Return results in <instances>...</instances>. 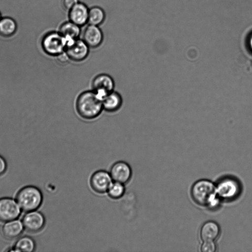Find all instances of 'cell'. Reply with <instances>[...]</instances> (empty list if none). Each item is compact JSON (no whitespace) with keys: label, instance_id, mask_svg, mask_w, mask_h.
<instances>
[{"label":"cell","instance_id":"cell-2","mask_svg":"<svg viewBox=\"0 0 252 252\" xmlns=\"http://www.w3.org/2000/svg\"><path fill=\"white\" fill-rule=\"evenodd\" d=\"M15 198L21 210L27 212L38 209L42 204L43 196L38 188L29 185L20 189Z\"/></svg>","mask_w":252,"mask_h":252},{"label":"cell","instance_id":"cell-15","mask_svg":"<svg viewBox=\"0 0 252 252\" xmlns=\"http://www.w3.org/2000/svg\"><path fill=\"white\" fill-rule=\"evenodd\" d=\"M8 251L16 252H32L35 250L36 243L33 238L29 236L18 238L14 245Z\"/></svg>","mask_w":252,"mask_h":252},{"label":"cell","instance_id":"cell-16","mask_svg":"<svg viewBox=\"0 0 252 252\" xmlns=\"http://www.w3.org/2000/svg\"><path fill=\"white\" fill-rule=\"evenodd\" d=\"M220 229L218 224L213 221L206 222L200 230V237L204 241H213L219 236Z\"/></svg>","mask_w":252,"mask_h":252},{"label":"cell","instance_id":"cell-23","mask_svg":"<svg viewBox=\"0 0 252 252\" xmlns=\"http://www.w3.org/2000/svg\"><path fill=\"white\" fill-rule=\"evenodd\" d=\"M7 169V162L4 158L0 155V177L5 174Z\"/></svg>","mask_w":252,"mask_h":252},{"label":"cell","instance_id":"cell-8","mask_svg":"<svg viewBox=\"0 0 252 252\" xmlns=\"http://www.w3.org/2000/svg\"><path fill=\"white\" fill-rule=\"evenodd\" d=\"M93 90L102 99L113 92L115 83L113 78L108 74L102 73L96 75L92 83Z\"/></svg>","mask_w":252,"mask_h":252},{"label":"cell","instance_id":"cell-17","mask_svg":"<svg viewBox=\"0 0 252 252\" xmlns=\"http://www.w3.org/2000/svg\"><path fill=\"white\" fill-rule=\"evenodd\" d=\"M80 27L71 21L66 22L61 25L59 32L68 41L78 38L80 34Z\"/></svg>","mask_w":252,"mask_h":252},{"label":"cell","instance_id":"cell-6","mask_svg":"<svg viewBox=\"0 0 252 252\" xmlns=\"http://www.w3.org/2000/svg\"><path fill=\"white\" fill-rule=\"evenodd\" d=\"M89 47L83 39H74L68 43L64 53L68 59L76 62L84 61L89 53Z\"/></svg>","mask_w":252,"mask_h":252},{"label":"cell","instance_id":"cell-25","mask_svg":"<svg viewBox=\"0 0 252 252\" xmlns=\"http://www.w3.org/2000/svg\"><path fill=\"white\" fill-rule=\"evenodd\" d=\"M250 46L251 49L252 50V36L250 40Z\"/></svg>","mask_w":252,"mask_h":252},{"label":"cell","instance_id":"cell-14","mask_svg":"<svg viewBox=\"0 0 252 252\" xmlns=\"http://www.w3.org/2000/svg\"><path fill=\"white\" fill-rule=\"evenodd\" d=\"M122 103L123 99L121 95L114 91L107 94L102 99L103 110L110 113L118 111L121 108Z\"/></svg>","mask_w":252,"mask_h":252},{"label":"cell","instance_id":"cell-1","mask_svg":"<svg viewBox=\"0 0 252 252\" xmlns=\"http://www.w3.org/2000/svg\"><path fill=\"white\" fill-rule=\"evenodd\" d=\"M76 108L78 114L83 118L94 119L103 109L102 99L93 90L83 92L76 99Z\"/></svg>","mask_w":252,"mask_h":252},{"label":"cell","instance_id":"cell-12","mask_svg":"<svg viewBox=\"0 0 252 252\" xmlns=\"http://www.w3.org/2000/svg\"><path fill=\"white\" fill-rule=\"evenodd\" d=\"M89 10L85 4L78 2L69 10V21L80 27L85 25L88 22Z\"/></svg>","mask_w":252,"mask_h":252},{"label":"cell","instance_id":"cell-3","mask_svg":"<svg viewBox=\"0 0 252 252\" xmlns=\"http://www.w3.org/2000/svg\"><path fill=\"white\" fill-rule=\"evenodd\" d=\"M216 191V188L212 182L206 180H201L193 185L191 194L195 202L204 206L210 204L213 201Z\"/></svg>","mask_w":252,"mask_h":252},{"label":"cell","instance_id":"cell-7","mask_svg":"<svg viewBox=\"0 0 252 252\" xmlns=\"http://www.w3.org/2000/svg\"><path fill=\"white\" fill-rule=\"evenodd\" d=\"M22 222L26 230L35 233L43 229L46 220L42 213L34 210L27 212L22 218Z\"/></svg>","mask_w":252,"mask_h":252},{"label":"cell","instance_id":"cell-26","mask_svg":"<svg viewBox=\"0 0 252 252\" xmlns=\"http://www.w3.org/2000/svg\"></svg>","mask_w":252,"mask_h":252},{"label":"cell","instance_id":"cell-20","mask_svg":"<svg viewBox=\"0 0 252 252\" xmlns=\"http://www.w3.org/2000/svg\"><path fill=\"white\" fill-rule=\"evenodd\" d=\"M237 190L236 184L233 181L226 180L220 183L217 192L220 196L226 198L234 195Z\"/></svg>","mask_w":252,"mask_h":252},{"label":"cell","instance_id":"cell-24","mask_svg":"<svg viewBox=\"0 0 252 252\" xmlns=\"http://www.w3.org/2000/svg\"><path fill=\"white\" fill-rule=\"evenodd\" d=\"M78 2V0H63V3L64 7L69 10Z\"/></svg>","mask_w":252,"mask_h":252},{"label":"cell","instance_id":"cell-19","mask_svg":"<svg viewBox=\"0 0 252 252\" xmlns=\"http://www.w3.org/2000/svg\"><path fill=\"white\" fill-rule=\"evenodd\" d=\"M105 18L104 10L98 6H94L89 10L88 22L90 25L98 26L104 22Z\"/></svg>","mask_w":252,"mask_h":252},{"label":"cell","instance_id":"cell-10","mask_svg":"<svg viewBox=\"0 0 252 252\" xmlns=\"http://www.w3.org/2000/svg\"><path fill=\"white\" fill-rule=\"evenodd\" d=\"M110 174L114 182L124 185L130 181L132 176V170L127 163L119 161L112 165Z\"/></svg>","mask_w":252,"mask_h":252},{"label":"cell","instance_id":"cell-13","mask_svg":"<svg viewBox=\"0 0 252 252\" xmlns=\"http://www.w3.org/2000/svg\"><path fill=\"white\" fill-rule=\"evenodd\" d=\"M24 229L22 221L16 219L5 222L1 228V233L5 239L13 240L19 238Z\"/></svg>","mask_w":252,"mask_h":252},{"label":"cell","instance_id":"cell-18","mask_svg":"<svg viewBox=\"0 0 252 252\" xmlns=\"http://www.w3.org/2000/svg\"><path fill=\"white\" fill-rule=\"evenodd\" d=\"M17 30L15 21L9 17H5L0 20V36L5 38L12 36Z\"/></svg>","mask_w":252,"mask_h":252},{"label":"cell","instance_id":"cell-5","mask_svg":"<svg viewBox=\"0 0 252 252\" xmlns=\"http://www.w3.org/2000/svg\"><path fill=\"white\" fill-rule=\"evenodd\" d=\"M21 209L16 200L8 197L0 198V221L5 222L17 219Z\"/></svg>","mask_w":252,"mask_h":252},{"label":"cell","instance_id":"cell-11","mask_svg":"<svg viewBox=\"0 0 252 252\" xmlns=\"http://www.w3.org/2000/svg\"><path fill=\"white\" fill-rule=\"evenodd\" d=\"M103 35L100 29L97 26L89 25L84 30L83 40L91 48H94L101 45Z\"/></svg>","mask_w":252,"mask_h":252},{"label":"cell","instance_id":"cell-22","mask_svg":"<svg viewBox=\"0 0 252 252\" xmlns=\"http://www.w3.org/2000/svg\"><path fill=\"white\" fill-rule=\"evenodd\" d=\"M216 250V246L213 241H204L201 247L203 252H214Z\"/></svg>","mask_w":252,"mask_h":252},{"label":"cell","instance_id":"cell-21","mask_svg":"<svg viewBox=\"0 0 252 252\" xmlns=\"http://www.w3.org/2000/svg\"><path fill=\"white\" fill-rule=\"evenodd\" d=\"M125 192V188L124 184L116 182L112 183L107 190L108 195L115 199L122 197Z\"/></svg>","mask_w":252,"mask_h":252},{"label":"cell","instance_id":"cell-4","mask_svg":"<svg viewBox=\"0 0 252 252\" xmlns=\"http://www.w3.org/2000/svg\"><path fill=\"white\" fill-rule=\"evenodd\" d=\"M68 41L59 32H50L46 34L41 41L44 52L52 56H60L65 50Z\"/></svg>","mask_w":252,"mask_h":252},{"label":"cell","instance_id":"cell-9","mask_svg":"<svg viewBox=\"0 0 252 252\" xmlns=\"http://www.w3.org/2000/svg\"><path fill=\"white\" fill-rule=\"evenodd\" d=\"M112 180L109 173L100 170L93 174L90 179V185L95 192L103 193L107 191Z\"/></svg>","mask_w":252,"mask_h":252}]
</instances>
